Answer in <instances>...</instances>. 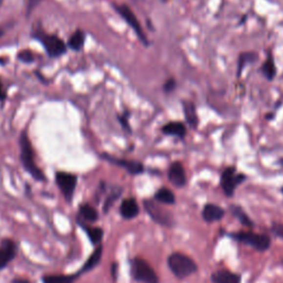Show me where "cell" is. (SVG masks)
Returning <instances> with one entry per match:
<instances>
[{
    "mask_svg": "<svg viewBox=\"0 0 283 283\" xmlns=\"http://www.w3.org/2000/svg\"><path fill=\"white\" fill-rule=\"evenodd\" d=\"M20 145V159L22 163L24 170H26L29 174H30L33 178L40 181L45 180V176L39 167L37 166L35 160V152H33V147L31 142L29 141L27 132H22L20 135L19 139Z\"/></svg>",
    "mask_w": 283,
    "mask_h": 283,
    "instance_id": "1",
    "label": "cell"
},
{
    "mask_svg": "<svg viewBox=\"0 0 283 283\" xmlns=\"http://www.w3.org/2000/svg\"><path fill=\"white\" fill-rule=\"evenodd\" d=\"M168 267L177 278L180 279L189 277L194 272H196L197 270L196 263L191 258L179 252L173 253L168 258Z\"/></svg>",
    "mask_w": 283,
    "mask_h": 283,
    "instance_id": "2",
    "label": "cell"
},
{
    "mask_svg": "<svg viewBox=\"0 0 283 283\" xmlns=\"http://www.w3.org/2000/svg\"><path fill=\"white\" fill-rule=\"evenodd\" d=\"M33 37L41 42L50 58H59L66 52V44L57 36L48 35L39 30Z\"/></svg>",
    "mask_w": 283,
    "mask_h": 283,
    "instance_id": "3",
    "label": "cell"
},
{
    "mask_svg": "<svg viewBox=\"0 0 283 283\" xmlns=\"http://www.w3.org/2000/svg\"><path fill=\"white\" fill-rule=\"evenodd\" d=\"M246 179L247 176L242 173H237V168L235 166H228L222 171L220 177V185L223 193L228 197H231L234 195L236 188Z\"/></svg>",
    "mask_w": 283,
    "mask_h": 283,
    "instance_id": "4",
    "label": "cell"
},
{
    "mask_svg": "<svg viewBox=\"0 0 283 283\" xmlns=\"http://www.w3.org/2000/svg\"><path fill=\"white\" fill-rule=\"evenodd\" d=\"M131 271L132 276L139 282L143 283H157L158 278L157 274L153 270V268L146 262L145 260L135 258L131 262Z\"/></svg>",
    "mask_w": 283,
    "mask_h": 283,
    "instance_id": "5",
    "label": "cell"
},
{
    "mask_svg": "<svg viewBox=\"0 0 283 283\" xmlns=\"http://www.w3.org/2000/svg\"><path fill=\"white\" fill-rule=\"evenodd\" d=\"M114 8H115L117 14H119L122 18L126 21V23H128L129 26L135 31L136 36L139 38V40H141L145 45H149V40H147L145 32L144 30H143L141 23H139L138 19L136 18V16H135L132 9L126 5H115Z\"/></svg>",
    "mask_w": 283,
    "mask_h": 283,
    "instance_id": "6",
    "label": "cell"
},
{
    "mask_svg": "<svg viewBox=\"0 0 283 283\" xmlns=\"http://www.w3.org/2000/svg\"><path fill=\"white\" fill-rule=\"evenodd\" d=\"M231 237L241 241L246 244H249L256 249L258 251H264L270 247V239L268 236L253 234V232H237L232 234Z\"/></svg>",
    "mask_w": 283,
    "mask_h": 283,
    "instance_id": "7",
    "label": "cell"
},
{
    "mask_svg": "<svg viewBox=\"0 0 283 283\" xmlns=\"http://www.w3.org/2000/svg\"><path fill=\"white\" fill-rule=\"evenodd\" d=\"M56 180L65 199L71 200L75 191V186H77V176L65 172H59L56 174Z\"/></svg>",
    "mask_w": 283,
    "mask_h": 283,
    "instance_id": "8",
    "label": "cell"
},
{
    "mask_svg": "<svg viewBox=\"0 0 283 283\" xmlns=\"http://www.w3.org/2000/svg\"><path fill=\"white\" fill-rule=\"evenodd\" d=\"M144 207L150 216L153 218L154 221L164 226H171L173 223V216L170 214V211H167L166 209L162 208L160 206L156 205L155 202L151 200H145Z\"/></svg>",
    "mask_w": 283,
    "mask_h": 283,
    "instance_id": "9",
    "label": "cell"
},
{
    "mask_svg": "<svg viewBox=\"0 0 283 283\" xmlns=\"http://www.w3.org/2000/svg\"><path fill=\"white\" fill-rule=\"evenodd\" d=\"M168 179L175 187H184L187 178H186V173L183 164L180 162H174L171 165L170 170H168Z\"/></svg>",
    "mask_w": 283,
    "mask_h": 283,
    "instance_id": "10",
    "label": "cell"
},
{
    "mask_svg": "<svg viewBox=\"0 0 283 283\" xmlns=\"http://www.w3.org/2000/svg\"><path fill=\"white\" fill-rule=\"evenodd\" d=\"M102 156H103V158L109 160V163L119 165V166L125 168V170L128 171L130 174L137 175V174H141V173L144 172V166H143V165L139 162H136V160L120 159V158H115V157H113V156H109L107 154H103Z\"/></svg>",
    "mask_w": 283,
    "mask_h": 283,
    "instance_id": "11",
    "label": "cell"
},
{
    "mask_svg": "<svg viewBox=\"0 0 283 283\" xmlns=\"http://www.w3.org/2000/svg\"><path fill=\"white\" fill-rule=\"evenodd\" d=\"M17 252V247L12 240H2L0 246V269L7 267V264L14 259Z\"/></svg>",
    "mask_w": 283,
    "mask_h": 283,
    "instance_id": "12",
    "label": "cell"
},
{
    "mask_svg": "<svg viewBox=\"0 0 283 283\" xmlns=\"http://www.w3.org/2000/svg\"><path fill=\"white\" fill-rule=\"evenodd\" d=\"M181 107H183L186 123L192 130H197L198 125H199V116H198L195 103L192 101H183Z\"/></svg>",
    "mask_w": 283,
    "mask_h": 283,
    "instance_id": "13",
    "label": "cell"
},
{
    "mask_svg": "<svg viewBox=\"0 0 283 283\" xmlns=\"http://www.w3.org/2000/svg\"><path fill=\"white\" fill-rule=\"evenodd\" d=\"M260 72L263 75V78L269 82L273 81V80L277 78L278 67L276 65V61H274V57L271 50H268L267 59L263 61L262 65L260 66Z\"/></svg>",
    "mask_w": 283,
    "mask_h": 283,
    "instance_id": "14",
    "label": "cell"
},
{
    "mask_svg": "<svg viewBox=\"0 0 283 283\" xmlns=\"http://www.w3.org/2000/svg\"><path fill=\"white\" fill-rule=\"evenodd\" d=\"M162 132L167 136H174L183 141L187 135V129L181 122H168L162 128Z\"/></svg>",
    "mask_w": 283,
    "mask_h": 283,
    "instance_id": "15",
    "label": "cell"
},
{
    "mask_svg": "<svg viewBox=\"0 0 283 283\" xmlns=\"http://www.w3.org/2000/svg\"><path fill=\"white\" fill-rule=\"evenodd\" d=\"M258 59H259V56L255 51H243L240 53L237 60V72H236L237 78L239 79L241 77L243 70L246 69L247 65L256 63Z\"/></svg>",
    "mask_w": 283,
    "mask_h": 283,
    "instance_id": "16",
    "label": "cell"
},
{
    "mask_svg": "<svg viewBox=\"0 0 283 283\" xmlns=\"http://www.w3.org/2000/svg\"><path fill=\"white\" fill-rule=\"evenodd\" d=\"M138 211H139L138 205L134 198H128V199H124L122 201L120 213L123 218L133 219L137 216Z\"/></svg>",
    "mask_w": 283,
    "mask_h": 283,
    "instance_id": "17",
    "label": "cell"
},
{
    "mask_svg": "<svg viewBox=\"0 0 283 283\" xmlns=\"http://www.w3.org/2000/svg\"><path fill=\"white\" fill-rule=\"evenodd\" d=\"M225 215V211L222 208L214 205V204H207L205 206L204 210H202V217H204L207 222H214L217 220H220Z\"/></svg>",
    "mask_w": 283,
    "mask_h": 283,
    "instance_id": "18",
    "label": "cell"
},
{
    "mask_svg": "<svg viewBox=\"0 0 283 283\" xmlns=\"http://www.w3.org/2000/svg\"><path fill=\"white\" fill-rule=\"evenodd\" d=\"M213 283H239L240 277L227 270H219L211 276Z\"/></svg>",
    "mask_w": 283,
    "mask_h": 283,
    "instance_id": "19",
    "label": "cell"
},
{
    "mask_svg": "<svg viewBox=\"0 0 283 283\" xmlns=\"http://www.w3.org/2000/svg\"><path fill=\"white\" fill-rule=\"evenodd\" d=\"M84 42H86V33L81 30L75 31L69 39V46L74 51H80L83 48Z\"/></svg>",
    "mask_w": 283,
    "mask_h": 283,
    "instance_id": "20",
    "label": "cell"
},
{
    "mask_svg": "<svg viewBox=\"0 0 283 283\" xmlns=\"http://www.w3.org/2000/svg\"><path fill=\"white\" fill-rule=\"evenodd\" d=\"M102 253H103V249L102 247H98L94 250V252L92 253L90 258L87 260V262L84 263L83 268H82V272H87L90 271L94 267H96V264L100 262L101 258H102Z\"/></svg>",
    "mask_w": 283,
    "mask_h": 283,
    "instance_id": "21",
    "label": "cell"
},
{
    "mask_svg": "<svg viewBox=\"0 0 283 283\" xmlns=\"http://www.w3.org/2000/svg\"><path fill=\"white\" fill-rule=\"evenodd\" d=\"M155 199L159 202H162V204H168V205L175 204L174 193L170 191L168 188H160L159 191L155 194Z\"/></svg>",
    "mask_w": 283,
    "mask_h": 283,
    "instance_id": "22",
    "label": "cell"
},
{
    "mask_svg": "<svg viewBox=\"0 0 283 283\" xmlns=\"http://www.w3.org/2000/svg\"><path fill=\"white\" fill-rule=\"evenodd\" d=\"M80 215L84 220L94 222L98 219V211L90 205H82L80 207Z\"/></svg>",
    "mask_w": 283,
    "mask_h": 283,
    "instance_id": "23",
    "label": "cell"
},
{
    "mask_svg": "<svg viewBox=\"0 0 283 283\" xmlns=\"http://www.w3.org/2000/svg\"><path fill=\"white\" fill-rule=\"evenodd\" d=\"M79 274L73 276H45L42 278L44 283H73Z\"/></svg>",
    "mask_w": 283,
    "mask_h": 283,
    "instance_id": "24",
    "label": "cell"
},
{
    "mask_svg": "<svg viewBox=\"0 0 283 283\" xmlns=\"http://www.w3.org/2000/svg\"><path fill=\"white\" fill-rule=\"evenodd\" d=\"M83 229L86 230L87 235L88 236V238L91 239V241L94 244H98L101 239L103 237V230L101 228H93V227H87V226H82Z\"/></svg>",
    "mask_w": 283,
    "mask_h": 283,
    "instance_id": "25",
    "label": "cell"
},
{
    "mask_svg": "<svg viewBox=\"0 0 283 283\" xmlns=\"http://www.w3.org/2000/svg\"><path fill=\"white\" fill-rule=\"evenodd\" d=\"M231 210L232 213L236 217L239 219V221L242 223V225L247 226V227H252L253 226V222L250 218H249L246 214H244V211L240 208L238 206H232L231 207Z\"/></svg>",
    "mask_w": 283,
    "mask_h": 283,
    "instance_id": "26",
    "label": "cell"
},
{
    "mask_svg": "<svg viewBox=\"0 0 283 283\" xmlns=\"http://www.w3.org/2000/svg\"><path fill=\"white\" fill-rule=\"evenodd\" d=\"M18 59L24 63H30L35 60V57H33V53L30 50H22V51L18 53Z\"/></svg>",
    "mask_w": 283,
    "mask_h": 283,
    "instance_id": "27",
    "label": "cell"
},
{
    "mask_svg": "<svg viewBox=\"0 0 283 283\" xmlns=\"http://www.w3.org/2000/svg\"><path fill=\"white\" fill-rule=\"evenodd\" d=\"M177 87V82L174 78H170L168 80H166V82L164 83V87H163V90L165 93H167V94H170L173 91L175 90Z\"/></svg>",
    "mask_w": 283,
    "mask_h": 283,
    "instance_id": "28",
    "label": "cell"
},
{
    "mask_svg": "<svg viewBox=\"0 0 283 283\" xmlns=\"http://www.w3.org/2000/svg\"><path fill=\"white\" fill-rule=\"evenodd\" d=\"M120 195H121V189H120V191L117 189L115 193H113L112 195H109L108 197V199L105 200V204H104V211H105V213H107V211L109 210V207H112L113 202L117 199V197H119Z\"/></svg>",
    "mask_w": 283,
    "mask_h": 283,
    "instance_id": "29",
    "label": "cell"
},
{
    "mask_svg": "<svg viewBox=\"0 0 283 283\" xmlns=\"http://www.w3.org/2000/svg\"><path fill=\"white\" fill-rule=\"evenodd\" d=\"M128 115H129L128 113H125L124 115H120V116H119V121H120V123L122 124V126H123V128H124L126 131H129V132H131L130 123H129V120H128Z\"/></svg>",
    "mask_w": 283,
    "mask_h": 283,
    "instance_id": "30",
    "label": "cell"
},
{
    "mask_svg": "<svg viewBox=\"0 0 283 283\" xmlns=\"http://www.w3.org/2000/svg\"><path fill=\"white\" fill-rule=\"evenodd\" d=\"M272 230L274 234H277L279 237L283 238V223L276 222L272 225Z\"/></svg>",
    "mask_w": 283,
    "mask_h": 283,
    "instance_id": "31",
    "label": "cell"
},
{
    "mask_svg": "<svg viewBox=\"0 0 283 283\" xmlns=\"http://www.w3.org/2000/svg\"><path fill=\"white\" fill-rule=\"evenodd\" d=\"M44 0H28V12L32 11Z\"/></svg>",
    "mask_w": 283,
    "mask_h": 283,
    "instance_id": "32",
    "label": "cell"
},
{
    "mask_svg": "<svg viewBox=\"0 0 283 283\" xmlns=\"http://www.w3.org/2000/svg\"><path fill=\"white\" fill-rule=\"evenodd\" d=\"M6 98H7L6 91L3 90V87H2V83H1V80H0V101H5Z\"/></svg>",
    "mask_w": 283,
    "mask_h": 283,
    "instance_id": "33",
    "label": "cell"
},
{
    "mask_svg": "<svg viewBox=\"0 0 283 283\" xmlns=\"http://www.w3.org/2000/svg\"><path fill=\"white\" fill-rule=\"evenodd\" d=\"M264 119H265V121H268V122H270V121L274 120V113H273V112H271V113H268V114H265Z\"/></svg>",
    "mask_w": 283,
    "mask_h": 283,
    "instance_id": "34",
    "label": "cell"
},
{
    "mask_svg": "<svg viewBox=\"0 0 283 283\" xmlns=\"http://www.w3.org/2000/svg\"><path fill=\"white\" fill-rule=\"evenodd\" d=\"M247 19H248V15H247V14H246V15H243V16H242V18L240 19V21L238 22V26H242V24L246 23Z\"/></svg>",
    "mask_w": 283,
    "mask_h": 283,
    "instance_id": "35",
    "label": "cell"
},
{
    "mask_svg": "<svg viewBox=\"0 0 283 283\" xmlns=\"http://www.w3.org/2000/svg\"><path fill=\"white\" fill-rule=\"evenodd\" d=\"M12 283H30L28 280H24V279H16V280L12 281Z\"/></svg>",
    "mask_w": 283,
    "mask_h": 283,
    "instance_id": "36",
    "label": "cell"
},
{
    "mask_svg": "<svg viewBox=\"0 0 283 283\" xmlns=\"http://www.w3.org/2000/svg\"><path fill=\"white\" fill-rule=\"evenodd\" d=\"M111 273H112V276L115 278L116 277V264H113L112 265V270H111Z\"/></svg>",
    "mask_w": 283,
    "mask_h": 283,
    "instance_id": "37",
    "label": "cell"
},
{
    "mask_svg": "<svg viewBox=\"0 0 283 283\" xmlns=\"http://www.w3.org/2000/svg\"><path fill=\"white\" fill-rule=\"evenodd\" d=\"M6 62V60L3 58H0V65H3V63Z\"/></svg>",
    "mask_w": 283,
    "mask_h": 283,
    "instance_id": "38",
    "label": "cell"
},
{
    "mask_svg": "<svg viewBox=\"0 0 283 283\" xmlns=\"http://www.w3.org/2000/svg\"><path fill=\"white\" fill-rule=\"evenodd\" d=\"M3 32H5V31H3V29L0 28V37H1V36L3 35Z\"/></svg>",
    "mask_w": 283,
    "mask_h": 283,
    "instance_id": "39",
    "label": "cell"
},
{
    "mask_svg": "<svg viewBox=\"0 0 283 283\" xmlns=\"http://www.w3.org/2000/svg\"><path fill=\"white\" fill-rule=\"evenodd\" d=\"M1 1H2V0H0V5H1Z\"/></svg>",
    "mask_w": 283,
    "mask_h": 283,
    "instance_id": "40",
    "label": "cell"
},
{
    "mask_svg": "<svg viewBox=\"0 0 283 283\" xmlns=\"http://www.w3.org/2000/svg\"><path fill=\"white\" fill-rule=\"evenodd\" d=\"M282 193H283V188H282Z\"/></svg>",
    "mask_w": 283,
    "mask_h": 283,
    "instance_id": "41",
    "label": "cell"
}]
</instances>
